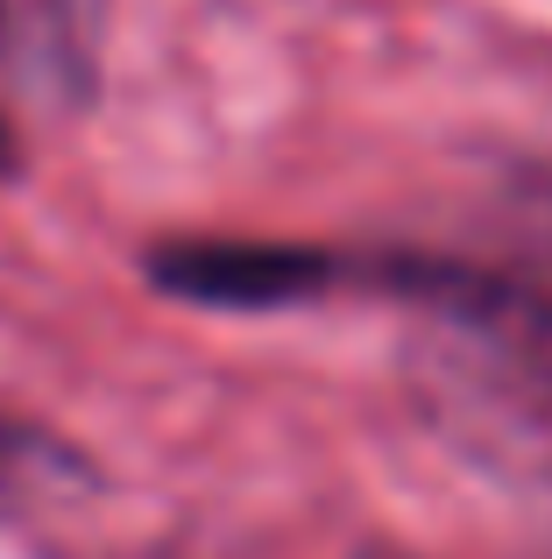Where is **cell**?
Listing matches in <instances>:
<instances>
[{
    "mask_svg": "<svg viewBox=\"0 0 552 559\" xmlns=\"http://www.w3.org/2000/svg\"><path fill=\"white\" fill-rule=\"evenodd\" d=\"M369 284L418 312V411L468 461L517 481H552V298L468 262H369Z\"/></svg>",
    "mask_w": 552,
    "mask_h": 559,
    "instance_id": "obj_1",
    "label": "cell"
},
{
    "mask_svg": "<svg viewBox=\"0 0 552 559\" xmlns=\"http://www.w3.org/2000/svg\"><path fill=\"white\" fill-rule=\"evenodd\" d=\"M149 284L164 298L206 305V312H284V305L326 298L333 284H347V270L333 248L312 241H227V234H206V241H164L149 248Z\"/></svg>",
    "mask_w": 552,
    "mask_h": 559,
    "instance_id": "obj_2",
    "label": "cell"
},
{
    "mask_svg": "<svg viewBox=\"0 0 552 559\" xmlns=\"http://www.w3.org/2000/svg\"><path fill=\"white\" fill-rule=\"evenodd\" d=\"M28 453L36 447H28V439H8V425H0V489L14 481V461H28Z\"/></svg>",
    "mask_w": 552,
    "mask_h": 559,
    "instance_id": "obj_3",
    "label": "cell"
},
{
    "mask_svg": "<svg viewBox=\"0 0 552 559\" xmlns=\"http://www.w3.org/2000/svg\"><path fill=\"white\" fill-rule=\"evenodd\" d=\"M0 170H14V128H8V107H0Z\"/></svg>",
    "mask_w": 552,
    "mask_h": 559,
    "instance_id": "obj_4",
    "label": "cell"
}]
</instances>
